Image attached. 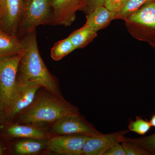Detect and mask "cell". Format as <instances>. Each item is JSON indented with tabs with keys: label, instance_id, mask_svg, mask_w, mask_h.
I'll return each mask as SVG.
<instances>
[{
	"label": "cell",
	"instance_id": "ba28073f",
	"mask_svg": "<svg viewBox=\"0 0 155 155\" xmlns=\"http://www.w3.org/2000/svg\"><path fill=\"white\" fill-rule=\"evenodd\" d=\"M27 0H0V28L17 37Z\"/></svg>",
	"mask_w": 155,
	"mask_h": 155
},
{
	"label": "cell",
	"instance_id": "6da1fadb",
	"mask_svg": "<svg viewBox=\"0 0 155 155\" xmlns=\"http://www.w3.org/2000/svg\"><path fill=\"white\" fill-rule=\"evenodd\" d=\"M78 114L77 107L46 90L37 94L33 103L12 122L45 127L64 116Z\"/></svg>",
	"mask_w": 155,
	"mask_h": 155
},
{
	"label": "cell",
	"instance_id": "3957f363",
	"mask_svg": "<svg viewBox=\"0 0 155 155\" xmlns=\"http://www.w3.org/2000/svg\"><path fill=\"white\" fill-rule=\"evenodd\" d=\"M124 20L133 38L155 47V1L144 5Z\"/></svg>",
	"mask_w": 155,
	"mask_h": 155
},
{
	"label": "cell",
	"instance_id": "9c48e42d",
	"mask_svg": "<svg viewBox=\"0 0 155 155\" xmlns=\"http://www.w3.org/2000/svg\"><path fill=\"white\" fill-rule=\"evenodd\" d=\"M90 137L81 134L52 135L48 140V150L58 154L82 155L84 146Z\"/></svg>",
	"mask_w": 155,
	"mask_h": 155
},
{
	"label": "cell",
	"instance_id": "f1b7e54d",
	"mask_svg": "<svg viewBox=\"0 0 155 155\" xmlns=\"http://www.w3.org/2000/svg\"><path fill=\"white\" fill-rule=\"evenodd\" d=\"M153 49L155 51V47H153Z\"/></svg>",
	"mask_w": 155,
	"mask_h": 155
},
{
	"label": "cell",
	"instance_id": "e0dca14e",
	"mask_svg": "<svg viewBox=\"0 0 155 155\" xmlns=\"http://www.w3.org/2000/svg\"><path fill=\"white\" fill-rule=\"evenodd\" d=\"M75 50L69 38L56 42L51 49V58L55 61H59Z\"/></svg>",
	"mask_w": 155,
	"mask_h": 155
},
{
	"label": "cell",
	"instance_id": "9a60e30c",
	"mask_svg": "<svg viewBox=\"0 0 155 155\" xmlns=\"http://www.w3.org/2000/svg\"><path fill=\"white\" fill-rule=\"evenodd\" d=\"M22 41L17 36L10 35L0 28V58L23 52Z\"/></svg>",
	"mask_w": 155,
	"mask_h": 155
},
{
	"label": "cell",
	"instance_id": "277c9868",
	"mask_svg": "<svg viewBox=\"0 0 155 155\" xmlns=\"http://www.w3.org/2000/svg\"><path fill=\"white\" fill-rule=\"evenodd\" d=\"M41 25H54L52 0H27L17 37L33 32Z\"/></svg>",
	"mask_w": 155,
	"mask_h": 155
},
{
	"label": "cell",
	"instance_id": "d6986e66",
	"mask_svg": "<svg viewBox=\"0 0 155 155\" xmlns=\"http://www.w3.org/2000/svg\"><path fill=\"white\" fill-rule=\"evenodd\" d=\"M151 125L149 121L140 116H137L135 121L130 120L129 122L128 130L140 135H144L150 129Z\"/></svg>",
	"mask_w": 155,
	"mask_h": 155
},
{
	"label": "cell",
	"instance_id": "7a4b0ae2",
	"mask_svg": "<svg viewBox=\"0 0 155 155\" xmlns=\"http://www.w3.org/2000/svg\"><path fill=\"white\" fill-rule=\"evenodd\" d=\"M21 41L24 51L18 67L17 80L35 82L53 94L63 96L57 78L49 71L40 55L35 31L24 35Z\"/></svg>",
	"mask_w": 155,
	"mask_h": 155
},
{
	"label": "cell",
	"instance_id": "30bf717a",
	"mask_svg": "<svg viewBox=\"0 0 155 155\" xmlns=\"http://www.w3.org/2000/svg\"><path fill=\"white\" fill-rule=\"evenodd\" d=\"M129 131L128 129H125L90 137L84 146L82 155H104L114 145L121 143Z\"/></svg>",
	"mask_w": 155,
	"mask_h": 155
},
{
	"label": "cell",
	"instance_id": "ac0fdd59",
	"mask_svg": "<svg viewBox=\"0 0 155 155\" xmlns=\"http://www.w3.org/2000/svg\"><path fill=\"white\" fill-rule=\"evenodd\" d=\"M155 0H128L123 7L116 12V19L124 20L140 8Z\"/></svg>",
	"mask_w": 155,
	"mask_h": 155
},
{
	"label": "cell",
	"instance_id": "5bb4252c",
	"mask_svg": "<svg viewBox=\"0 0 155 155\" xmlns=\"http://www.w3.org/2000/svg\"><path fill=\"white\" fill-rule=\"evenodd\" d=\"M116 13L108 10L104 6L95 9L86 15V22L84 25L97 32L105 28L111 21L115 19Z\"/></svg>",
	"mask_w": 155,
	"mask_h": 155
},
{
	"label": "cell",
	"instance_id": "8992f818",
	"mask_svg": "<svg viewBox=\"0 0 155 155\" xmlns=\"http://www.w3.org/2000/svg\"><path fill=\"white\" fill-rule=\"evenodd\" d=\"M22 53L0 58V99L6 114L17 80Z\"/></svg>",
	"mask_w": 155,
	"mask_h": 155
},
{
	"label": "cell",
	"instance_id": "44dd1931",
	"mask_svg": "<svg viewBox=\"0 0 155 155\" xmlns=\"http://www.w3.org/2000/svg\"><path fill=\"white\" fill-rule=\"evenodd\" d=\"M127 138L139 145L149 152L151 155H155V133L148 136L133 138L127 137Z\"/></svg>",
	"mask_w": 155,
	"mask_h": 155
},
{
	"label": "cell",
	"instance_id": "4316f807",
	"mask_svg": "<svg viewBox=\"0 0 155 155\" xmlns=\"http://www.w3.org/2000/svg\"><path fill=\"white\" fill-rule=\"evenodd\" d=\"M149 122L152 127H155V114L152 116Z\"/></svg>",
	"mask_w": 155,
	"mask_h": 155
},
{
	"label": "cell",
	"instance_id": "7402d4cb",
	"mask_svg": "<svg viewBox=\"0 0 155 155\" xmlns=\"http://www.w3.org/2000/svg\"><path fill=\"white\" fill-rule=\"evenodd\" d=\"M107 0H86L81 11L87 15L90 14L95 9L104 6Z\"/></svg>",
	"mask_w": 155,
	"mask_h": 155
},
{
	"label": "cell",
	"instance_id": "7c38bea8",
	"mask_svg": "<svg viewBox=\"0 0 155 155\" xmlns=\"http://www.w3.org/2000/svg\"><path fill=\"white\" fill-rule=\"evenodd\" d=\"M55 25L69 26L76 19V12L81 10L83 0H52Z\"/></svg>",
	"mask_w": 155,
	"mask_h": 155
},
{
	"label": "cell",
	"instance_id": "52a82bcc",
	"mask_svg": "<svg viewBox=\"0 0 155 155\" xmlns=\"http://www.w3.org/2000/svg\"><path fill=\"white\" fill-rule=\"evenodd\" d=\"M51 135L81 134L95 136L101 133L80 114L64 116L53 123L48 130Z\"/></svg>",
	"mask_w": 155,
	"mask_h": 155
},
{
	"label": "cell",
	"instance_id": "484cf974",
	"mask_svg": "<svg viewBox=\"0 0 155 155\" xmlns=\"http://www.w3.org/2000/svg\"><path fill=\"white\" fill-rule=\"evenodd\" d=\"M7 123V114L0 99V129Z\"/></svg>",
	"mask_w": 155,
	"mask_h": 155
},
{
	"label": "cell",
	"instance_id": "603a6c76",
	"mask_svg": "<svg viewBox=\"0 0 155 155\" xmlns=\"http://www.w3.org/2000/svg\"><path fill=\"white\" fill-rule=\"evenodd\" d=\"M128 1V0H107L104 6L110 11L116 13Z\"/></svg>",
	"mask_w": 155,
	"mask_h": 155
},
{
	"label": "cell",
	"instance_id": "4fadbf2b",
	"mask_svg": "<svg viewBox=\"0 0 155 155\" xmlns=\"http://www.w3.org/2000/svg\"><path fill=\"white\" fill-rule=\"evenodd\" d=\"M48 149V140L24 138L11 142V153L17 155L38 154Z\"/></svg>",
	"mask_w": 155,
	"mask_h": 155
},
{
	"label": "cell",
	"instance_id": "ffe728a7",
	"mask_svg": "<svg viewBox=\"0 0 155 155\" xmlns=\"http://www.w3.org/2000/svg\"><path fill=\"white\" fill-rule=\"evenodd\" d=\"M126 155H151L149 152L135 142L130 141L125 137L121 143Z\"/></svg>",
	"mask_w": 155,
	"mask_h": 155
},
{
	"label": "cell",
	"instance_id": "8fae6325",
	"mask_svg": "<svg viewBox=\"0 0 155 155\" xmlns=\"http://www.w3.org/2000/svg\"><path fill=\"white\" fill-rule=\"evenodd\" d=\"M0 132L11 140L15 138L48 140L51 136L45 127L16 122L7 123Z\"/></svg>",
	"mask_w": 155,
	"mask_h": 155
},
{
	"label": "cell",
	"instance_id": "83f0119b",
	"mask_svg": "<svg viewBox=\"0 0 155 155\" xmlns=\"http://www.w3.org/2000/svg\"><path fill=\"white\" fill-rule=\"evenodd\" d=\"M86 0H83V7H84V4H85V2H86ZM83 7H82V8H83ZM82 8H81V9H82Z\"/></svg>",
	"mask_w": 155,
	"mask_h": 155
},
{
	"label": "cell",
	"instance_id": "cb8c5ba5",
	"mask_svg": "<svg viewBox=\"0 0 155 155\" xmlns=\"http://www.w3.org/2000/svg\"><path fill=\"white\" fill-rule=\"evenodd\" d=\"M11 140L0 132V155L11 153Z\"/></svg>",
	"mask_w": 155,
	"mask_h": 155
},
{
	"label": "cell",
	"instance_id": "5b68a950",
	"mask_svg": "<svg viewBox=\"0 0 155 155\" xmlns=\"http://www.w3.org/2000/svg\"><path fill=\"white\" fill-rule=\"evenodd\" d=\"M41 87L35 82L17 79L7 112V123L13 122L33 103L38 92Z\"/></svg>",
	"mask_w": 155,
	"mask_h": 155
},
{
	"label": "cell",
	"instance_id": "d4e9b609",
	"mask_svg": "<svg viewBox=\"0 0 155 155\" xmlns=\"http://www.w3.org/2000/svg\"><path fill=\"white\" fill-rule=\"evenodd\" d=\"M104 155H126L125 150L120 143L114 145L111 147Z\"/></svg>",
	"mask_w": 155,
	"mask_h": 155
},
{
	"label": "cell",
	"instance_id": "2e32d148",
	"mask_svg": "<svg viewBox=\"0 0 155 155\" xmlns=\"http://www.w3.org/2000/svg\"><path fill=\"white\" fill-rule=\"evenodd\" d=\"M97 36V32L84 25L81 28L73 31L68 37L75 49H77L86 46Z\"/></svg>",
	"mask_w": 155,
	"mask_h": 155
}]
</instances>
